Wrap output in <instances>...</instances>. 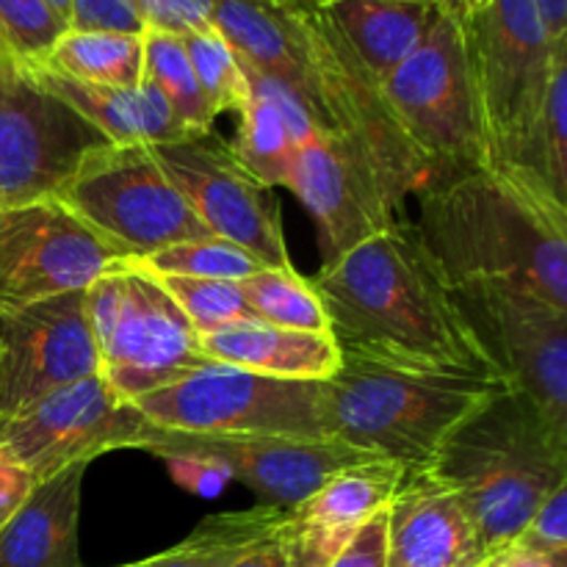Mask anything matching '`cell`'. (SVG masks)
Here are the masks:
<instances>
[{"instance_id": "obj_36", "label": "cell", "mask_w": 567, "mask_h": 567, "mask_svg": "<svg viewBox=\"0 0 567 567\" xmlns=\"http://www.w3.org/2000/svg\"><path fill=\"white\" fill-rule=\"evenodd\" d=\"M147 452L153 457L164 460L172 482L186 493H192V496L214 498L233 482L230 471H227V465L219 457L188 443L183 435L161 432L158 441Z\"/></svg>"}, {"instance_id": "obj_39", "label": "cell", "mask_w": 567, "mask_h": 567, "mask_svg": "<svg viewBox=\"0 0 567 567\" xmlns=\"http://www.w3.org/2000/svg\"><path fill=\"white\" fill-rule=\"evenodd\" d=\"M70 31L144 33L133 0H70Z\"/></svg>"}, {"instance_id": "obj_6", "label": "cell", "mask_w": 567, "mask_h": 567, "mask_svg": "<svg viewBox=\"0 0 567 567\" xmlns=\"http://www.w3.org/2000/svg\"><path fill=\"white\" fill-rule=\"evenodd\" d=\"M288 6L302 33L319 127L358 153L404 208L410 194L430 183V169L399 127L382 83L349 48L321 3L288 0Z\"/></svg>"}, {"instance_id": "obj_5", "label": "cell", "mask_w": 567, "mask_h": 567, "mask_svg": "<svg viewBox=\"0 0 567 567\" xmlns=\"http://www.w3.org/2000/svg\"><path fill=\"white\" fill-rule=\"evenodd\" d=\"M86 310L100 377L122 402H138L214 363L161 282L131 260H116L86 288Z\"/></svg>"}, {"instance_id": "obj_48", "label": "cell", "mask_w": 567, "mask_h": 567, "mask_svg": "<svg viewBox=\"0 0 567 567\" xmlns=\"http://www.w3.org/2000/svg\"><path fill=\"white\" fill-rule=\"evenodd\" d=\"M316 3H327V0H316Z\"/></svg>"}, {"instance_id": "obj_14", "label": "cell", "mask_w": 567, "mask_h": 567, "mask_svg": "<svg viewBox=\"0 0 567 567\" xmlns=\"http://www.w3.org/2000/svg\"><path fill=\"white\" fill-rule=\"evenodd\" d=\"M122 260L59 199L0 210V321L28 305L81 291Z\"/></svg>"}, {"instance_id": "obj_1", "label": "cell", "mask_w": 567, "mask_h": 567, "mask_svg": "<svg viewBox=\"0 0 567 567\" xmlns=\"http://www.w3.org/2000/svg\"><path fill=\"white\" fill-rule=\"evenodd\" d=\"M310 286L341 352L502 377L410 219L324 260Z\"/></svg>"}, {"instance_id": "obj_42", "label": "cell", "mask_w": 567, "mask_h": 567, "mask_svg": "<svg viewBox=\"0 0 567 567\" xmlns=\"http://www.w3.org/2000/svg\"><path fill=\"white\" fill-rule=\"evenodd\" d=\"M482 567H567V554H543L518 546V543H509L507 548L487 557Z\"/></svg>"}, {"instance_id": "obj_41", "label": "cell", "mask_w": 567, "mask_h": 567, "mask_svg": "<svg viewBox=\"0 0 567 567\" xmlns=\"http://www.w3.org/2000/svg\"><path fill=\"white\" fill-rule=\"evenodd\" d=\"M33 485H37V480L22 465L11 463L9 457L0 454V529L22 507V502L33 491Z\"/></svg>"}, {"instance_id": "obj_28", "label": "cell", "mask_w": 567, "mask_h": 567, "mask_svg": "<svg viewBox=\"0 0 567 567\" xmlns=\"http://www.w3.org/2000/svg\"><path fill=\"white\" fill-rule=\"evenodd\" d=\"M42 66L92 86L136 89L144 81L142 33L66 31Z\"/></svg>"}, {"instance_id": "obj_45", "label": "cell", "mask_w": 567, "mask_h": 567, "mask_svg": "<svg viewBox=\"0 0 567 567\" xmlns=\"http://www.w3.org/2000/svg\"><path fill=\"white\" fill-rule=\"evenodd\" d=\"M482 3H485V0H435L437 11H441L443 17H449V20L457 22V25H463Z\"/></svg>"}, {"instance_id": "obj_15", "label": "cell", "mask_w": 567, "mask_h": 567, "mask_svg": "<svg viewBox=\"0 0 567 567\" xmlns=\"http://www.w3.org/2000/svg\"><path fill=\"white\" fill-rule=\"evenodd\" d=\"M103 144L97 127L25 75L0 86V210L53 199Z\"/></svg>"}, {"instance_id": "obj_11", "label": "cell", "mask_w": 567, "mask_h": 567, "mask_svg": "<svg viewBox=\"0 0 567 567\" xmlns=\"http://www.w3.org/2000/svg\"><path fill=\"white\" fill-rule=\"evenodd\" d=\"M452 291L498 374L567 435V310L502 280L463 282Z\"/></svg>"}, {"instance_id": "obj_21", "label": "cell", "mask_w": 567, "mask_h": 567, "mask_svg": "<svg viewBox=\"0 0 567 567\" xmlns=\"http://www.w3.org/2000/svg\"><path fill=\"white\" fill-rule=\"evenodd\" d=\"M244 66V64H241ZM249 97L238 111L233 153L266 186H286L293 155L319 131L313 103L288 83L244 66Z\"/></svg>"}, {"instance_id": "obj_35", "label": "cell", "mask_w": 567, "mask_h": 567, "mask_svg": "<svg viewBox=\"0 0 567 567\" xmlns=\"http://www.w3.org/2000/svg\"><path fill=\"white\" fill-rule=\"evenodd\" d=\"M161 282L172 302L183 310L197 336L221 330L233 321L252 319L247 302H244L241 282L233 280H199V277H175L153 275Z\"/></svg>"}, {"instance_id": "obj_33", "label": "cell", "mask_w": 567, "mask_h": 567, "mask_svg": "<svg viewBox=\"0 0 567 567\" xmlns=\"http://www.w3.org/2000/svg\"><path fill=\"white\" fill-rule=\"evenodd\" d=\"M183 48H186L192 70L197 75L203 97L208 103L214 120L227 111H241L249 97V83L244 75L241 61L230 50V44L208 28V31H197L183 37Z\"/></svg>"}, {"instance_id": "obj_9", "label": "cell", "mask_w": 567, "mask_h": 567, "mask_svg": "<svg viewBox=\"0 0 567 567\" xmlns=\"http://www.w3.org/2000/svg\"><path fill=\"white\" fill-rule=\"evenodd\" d=\"M133 408L161 432L197 437H330L321 382L260 377L210 363Z\"/></svg>"}, {"instance_id": "obj_23", "label": "cell", "mask_w": 567, "mask_h": 567, "mask_svg": "<svg viewBox=\"0 0 567 567\" xmlns=\"http://www.w3.org/2000/svg\"><path fill=\"white\" fill-rule=\"evenodd\" d=\"M199 349L214 363L293 382H324L341 365V347L332 332L288 330L258 319L199 336Z\"/></svg>"}, {"instance_id": "obj_29", "label": "cell", "mask_w": 567, "mask_h": 567, "mask_svg": "<svg viewBox=\"0 0 567 567\" xmlns=\"http://www.w3.org/2000/svg\"><path fill=\"white\" fill-rule=\"evenodd\" d=\"M144 48V81L153 83L166 103L172 105L177 120L188 131V136L197 133L214 131V114H210L208 103L203 97L197 75L192 70L186 48H183V37L164 31H144L142 33Z\"/></svg>"}, {"instance_id": "obj_40", "label": "cell", "mask_w": 567, "mask_h": 567, "mask_svg": "<svg viewBox=\"0 0 567 567\" xmlns=\"http://www.w3.org/2000/svg\"><path fill=\"white\" fill-rule=\"evenodd\" d=\"M327 567H388V507L365 520Z\"/></svg>"}, {"instance_id": "obj_25", "label": "cell", "mask_w": 567, "mask_h": 567, "mask_svg": "<svg viewBox=\"0 0 567 567\" xmlns=\"http://www.w3.org/2000/svg\"><path fill=\"white\" fill-rule=\"evenodd\" d=\"M210 25L244 66L277 78L310 100L302 33L288 0H214Z\"/></svg>"}, {"instance_id": "obj_43", "label": "cell", "mask_w": 567, "mask_h": 567, "mask_svg": "<svg viewBox=\"0 0 567 567\" xmlns=\"http://www.w3.org/2000/svg\"><path fill=\"white\" fill-rule=\"evenodd\" d=\"M227 567H288L286 540H282V535L277 532L275 537H269L266 543H260L258 548L247 551L244 557H238L236 563L227 565Z\"/></svg>"}, {"instance_id": "obj_27", "label": "cell", "mask_w": 567, "mask_h": 567, "mask_svg": "<svg viewBox=\"0 0 567 567\" xmlns=\"http://www.w3.org/2000/svg\"><path fill=\"white\" fill-rule=\"evenodd\" d=\"M286 509L258 504L241 513H219L205 518L186 540L155 557L122 567H227L280 532Z\"/></svg>"}, {"instance_id": "obj_2", "label": "cell", "mask_w": 567, "mask_h": 567, "mask_svg": "<svg viewBox=\"0 0 567 567\" xmlns=\"http://www.w3.org/2000/svg\"><path fill=\"white\" fill-rule=\"evenodd\" d=\"M421 244L449 286L502 280L567 310V205L515 161H485L419 192Z\"/></svg>"}, {"instance_id": "obj_20", "label": "cell", "mask_w": 567, "mask_h": 567, "mask_svg": "<svg viewBox=\"0 0 567 567\" xmlns=\"http://www.w3.org/2000/svg\"><path fill=\"white\" fill-rule=\"evenodd\" d=\"M485 551L457 493L430 468H404L388 504V567H482Z\"/></svg>"}, {"instance_id": "obj_7", "label": "cell", "mask_w": 567, "mask_h": 567, "mask_svg": "<svg viewBox=\"0 0 567 567\" xmlns=\"http://www.w3.org/2000/svg\"><path fill=\"white\" fill-rule=\"evenodd\" d=\"M59 199L122 260L210 238L147 144H103L78 164Z\"/></svg>"}, {"instance_id": "obj_37", "label": "cell", "mask_w": 567, "mask_h": 567, "mask_svg": "<svg viewBox=\"0 0 567 567\" xmlns=\"http://www.w3.org/2000/svg\"><path fill=\"white\" fill-rule=\"evenodd\" d=\"M144 31H164L175 37L208 31L214 0H133Z\"/></svg>"}, {"instance_id": "obj_19", "label": "cell", "mask_w": 567, "mask_h": 567, "mask_svg": "<svg viewBox=\"0 0 567 567\" xmlns=\"http://www.w3.org/2000/svg\"><path fill=\"white\" fill-rule=\"evenodd\" d=\"M404 468L369 460L338 471L313 496L291 507L282 520L288 567H327L349 537L391 504Z\"/></svg>"}, {"instance_id": "obj_8", "label": "cell", "mask_w": 567, "mask_h": 567, "mask_svg": "<svg viewBox=\"0 0 567 567\" xmlns=\"http://www.w3.org/2000/svg\"><path fill=\"white\" fill-rule=\"evenodd\" d=\"M388 105L430 181L491 158L463 28L437 17L419 48L382 83Z\"/></svg>"}, {"instance_id": "obj_31", "label": "cell", "mask_w": 567, "mask_h": 567, "mask_svg": "<svg viewBox=\"0 0 567 567\" xmlns=\"http://www.w3.org/2000/svg\"><path fill=\"white\" fill-rule=\"evenodd\" d=\"M518 164L535 172L554 199L567 205V53L554 61L540 114Z\"/></svg>"}, {"instance_id": "obj_12", "label": "cell", "mask_w": 567, "mask_h": 567, "mask_svg": "<svg viewBox=\"0 0 567 567\" xmlns=\"http://www.w3.org/2000/svg\"><path fill=\"white\" fill-rule=\"evenodd\" d=\"M161 172L210 236L238 244L271 269H293L275 188L252 175L216 131L150 144Z\"/></svg>"}, {"instance_id": "obj_24", "label": "cell", "mask_w": 567, "mask_h": 567, "mask_svg": "<svg viewBox=\"0 0 567 567\" xmlns=\"http://www.w3.org/2000/svg\"><path fill=\"white\" fill-rule=\"evenodd\" d=\"M25 78L64 100L111 144H147L150 147V144L177 142L188 136L164 94L150 81H142L136 89L92 86V83L72 81L44 66L25 72Z\"/></svg>"}, {"instance_id": "obj_18", "label": "cell", "mask_w": 567, "mask_h": 567, "mask_svg": "<svg viewBox=\"0 0 567 567\" xmlns=\"http://www.w3.org/2000/svg\"><path fill=\"white\" fill-rule=\"evenodd\" d=\"M183 437L219 457L233 482L258 493L260 504L286 513L338 471L374 460L336 437Z\"/></svg>"}, {"instance_id": "obj_38", "label": "cell", "mask_w": 567, "mask_h": 567, "mask_svg": "<svg viewBox=\"0 0 567 567\" xmlns=\"http://www.w3.org/2000/svg\"><path fill=\"white\" fill-rule=\"evenodd\" d=\"M515 543L532 551L567 554V485H559L543 498Z\"/></svg>"}, {"instance_id": "obj_46", "label": "cell", "mask_w": 567, "mask_h": 567, "mask_svg": "<svg viewBox=\"0 0 567 567\" xmlns=\"http://www.w3.org/2000/svg\"><path fill=\"white\" fill-rule=\"evenodd\" d=\"M17 78H22L20 70H17L14 61L9 59L6 48H3V44H0V86H6V83L17 81Z\"/></svg>"}, {"instance_id": "obj_4", "label": "cell", "mask_w": 567, "mask_h": 567, "mask_svg": "<svg viewBox=\"0 0 567 567\" xmlns=\"http://www.w3.org/2000/svg\"><path fill=\"white\" fill-rule=\"evenodd\" d=\"M509 388L504 377L341 352L338 371L321 382L327 435L374 460L424 468L476 408Z\"/></svg>"}, {"instance_id": "obj_32", "label": "cell", "mask_w": 567, "mask_h": 567, "mask_svg": "<svg viewBox=\"0 0 567 567\" xmlns=\"http://www.w3.org/2000/svg\"><path fill=\"white\" fill-rule=\"evenodd\" d=\"M138 269L150 275H175V277H199V280H247L255 271L266 269L260 258L247 252L238 244L225 238H203V241H186L166 247L147 258L131 260Z\"/></svg>"}, {"instance_id": "obj_3", "label": "cell", "mask_w": 567, "mask_h": 567, "mask_svg": "<svg viewBox=\"0 0 567 567\" xmlns=\"http://www.w3.org/2000/svg\"><path fill=\"white\" fill-rule=\"evenodd\" d=\"M463 504L485 557L518 540L543 498L567 485V435L515 388L476 408L430 465Z\"/></svg>"}, {"instance_id": "obj_13", "label": "cell", "mask_w": 567, "mask_h": 567, "mask_svg": "<svg viewBox=\"0 0 567 567\" xmlns=\"http://www.w3.org/2000/svg\"><path fill=\"white\" fill-rule=\"evenodd\" d=\"M158 435L161 430L122 402L103 377L92 374L0 424V454L42 482L116 449L147 452Z\"/></svg>"}, {"instance_id": "obj_17", "label": "cell", "mask_w": 567, "mask_h": 567, "mask_svg": "<svg viewBox=\"0 0 567 567\" xmlns=\"http://www.w3.org/2000/svg\"><path fill=\"white\" fill-rule=\"evenodd\" d=\"M286 188L297 194L319 225L324 260L338 258L365 238L408 221L374 169L341 138L319 127L293 155Z\"/></svg>"}, {"instance_id": "obj_10", "label": "cell", "mask_w": 567, "mask_h": 567, "mask_svg": "<svg viewBox=\"0 0 567 567\" xmlns=\"http://www.w3.org/2000/svg\"><path fill=\"white\" fill-rule=\"evenodd\" d=\"M460 28L491 158L518 164L540 114L554 61L567 48H551L535 0H485Z\"/></svg>"}, {"instance_id": "obj_16", "label": "cell", "mask_w": 567, "mask_h": 567, "mask_svg": "<svg viewBox=\"0 0 567 567\" xmlns=\"http://www.w3.org/2000/svg\"><path fill=\"white\" fill-rule=\"evenodd\" d=\"M92 374H100V360L86 288L28 305L0 321V424Z\"/></svg>"}, {"instance_id": "obj_22", "label": "cell", "mask_w": 567, "mask_h": 567, "mask_svg": "<svg viewBox=\"0 0 567 567\" xmlns=\"http://www.w3.org/2000/svg\"><path fill=\"white\" fill-rule=\"evenodd\" d=\"M89 465L37 482L0 529V567H83L81 496Z\"/></svg>"}, {"instance_id": "obj_47", "label": "cell", "mask_w": 567, "mask_h": 567, "mask_svg": "<svg viewBox=\"0 0 567 567\" xmlns=\"http://www.w3.org/2000/svg\"><path fill=\"white\" fill-rule=\"evenodd\" d=\"M44 3H48L64 22L70 20V0H44ZM66 25H70V22H66Z\"/></svg>"}, {"instance_id": "obj_44", "label": "cell", "mask_w": 567, "mask_h": 567, "mask_svg": "<svg viewBox=\"0 0 567 567\" xmlns=\"http://www.w3.org/2000/svg\"><path fill=\"white\" fill-rule=\"evenodd\" d=\"M551 48H567V0H535Z\"/></svg>"}, {"instance_id": "obj_30", "label": "cell", "mask_w": 567, "mask_h": 567, "mask_svg": "<svg viewBox=\"0 0 567 567\" xmlns=\"http://www.w3.org/2000/svg\"><path fill=\"white\" fill-rule=\"evenodd\" d=\"M241 293L252 319L288 330L330 332V321L310 286V277H302L297 269L266 266L241 280Z\"/></svg>"}, {"instance_id": "obj_34", "label": "cell", "mask_w": 567, "mask_h": 567, "mask_svg": "<svg viewBox=\"0 0 567 567\" xmlns=\"http://www.w3.org/2000/svg\"><path fill=\"white\" fill-rule=\"evenodd\" d=\"M66 31L70 25L44 0H0V44L20 75L39 70Z\"/></svg>"}, {"instance_id": "obj_26", "label": "cell", "mask_w": 567, "mask_h": 567, "mask_svg": "<svg viewBox=\"0 0 567 567\" xmlns=\"http://www.w3.org/2000/svg\"><path fill=\"white\" fill-rule=\"evenodd\" d=\"M321 9L380 83L441 17L435 0H327Z\"/></svg>"}]
</instances>
